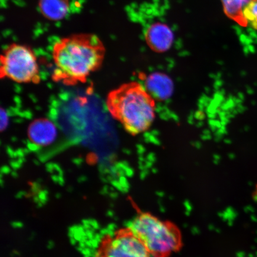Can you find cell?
Masks as SVG:
<instances>
[{
  "instance_id": "obj_1",
  "label": "cell",
  "mask_w": 257,
  "mask_h": 257,
  "mask_svg": "<svg viewBox=\"0 0 257 257\" xmlns=\"http://www.w3.org/2000/svg\"><path fill=\"white\" fill-rule=\"evenodd\" d=\"M103 43L94 34L71 35L58 41L53 48L55 69L53 79L67 85L85 82L100 68L105 57Z\"/></svg>"
},
{
  "instance_id": "obj_2",
  "label": "cell",
  "mask_w": 257,
  "mask_h": 257,
  "mask_svg": "<svg viewBox=\"0 0 257 257\" xmlns=\"http://www.w3.org/2000/svg\"><path fill=\"white\" fill-rule=\"evenodd\" d=\"M106 104L111 116L133 136L149 130L155 119L154 99L139 83H124L112 90Z\"/></svg>"
},
{
  "instance_id": "obj_3",
  "label": "cell",
  "mask_w": 257,
  "mask_h": 257,
  "mask_svg": "<svg viewBox=\"0 0 257 257\" xmlns=\"http://www.w3.org/2000/svg\"><path fill=\"white\" fill-rule=\"evenodd\" d=\"M128 229L142 241L151 255L156 257L168 255L180 246L181 240L176 229L149 214L135 218Z\"/></svg>"
},
{
  "instance_id": "obj_4",
  "label": "cell",
  "mask_w": 257,
  "mask_h": 257,
  "mask_svg": "<svg viewBox=\"0 0 257 257\" xmlns=\"http://www.w3.org/2000/svg\"><path fill=\"white\" fill-rule=\"evenodd\" d=\"M0 74L20 83H38L39 66L33 51L24 45L12 44L6 48L1 57Z\"/></svg>"
},
{
  "instance_id": "obj_5",
  "label": "cell",
  "mask_w": 257,
  "mask_h": 257,
  "mask_svg": "<svg viewBox=\"0 0 257 257\" xmlns=\"http://www.w3.org/2000/svg\"><path fill=\"white\" fill-rule=\"evenodd\" d=\"M146 245L130 230L108 239L101 249L100 257H150Z\"/></svg>"
},
{
  "instance_id": "obj_6",
  "label": "cell",
  "mask_w": 257,
  "mask_h": 257,
  "mask_svg": "<svg viewBox=\"0 0 257 257\" xmlns=\"http://www.w3.org/2000/svg\"><path fill=\"white\" fill-rule=\"evenodd\" d=\"M145 37L148 45L157 53H163L171 47L173 39V32L165 24L155 22L147 28Z\"/></svg>"
},
{
  "instance_id": "obj_7",
  "label": "cell",
  "mask_w": 257,
  "mask_h": 257,
  "mask_svg": "<svg viewBox=\"0 0 257 257\" xmlns=\"http://www.w3.org/2000/svg\"><path fill=\"white\" fill-rule=\"evenodd\" d=\"M30 140L39 146H47L54 142L57 130L52 122L46 118L35 120L28 128Z\"/></svg>"
},
{
  "instance_id": "obj_8",
  "label": "cell",
  "mask_w": 257,
  "mask_h": 257,
  "mask_svg": "<svg viewBox=\"0 0 257 257\" xmlns=\"http://www.w3.org/2000/svg\"><path fill=\"white\" fill-rule=\"evenodd\" d=\"M146 90L152 97L159 100H165L172 95L173 84L169 76L162 73H154L148 76Z\"/></svg>"
},
{
  "instance_id": "obj_9",
  "label": "cell",
  "mask_w": 257,
  "mask_h": 257,
  "mask_svg": "<svg viewBox=\"0 0 257 257\" xmlns=\"http://www.w3.org/2000/svg\"><path fill=\"white\" fill-rule=\"evenodd\" d=\"M70 0H40L41 14L49 20L59 21L65 18L72 10Z\"/></svg>"
},
{
  "instance_id": "obj_10",
  "label": "cell",
  "mask_w": 257,
  "mask_h": 257,
  "mask_svg": "<svg viewBox=\"0 0 257 257\" xmlns=\"http://www.w3.org/2000/svg\"><path fill=\"white\" fill-rule=\"evenodd\" d=\"M225 14L238 24L244 27L243 12L252 0H221Z\"/></svg>"
},
{
  "instance_id": "obj_11",
  "label": "cell",
  "mask_w": 257,
  "mask_h": 257,
  "mask_svg": "<svg viewBox=\"0 0 257 257\" xmlns=\"http://www.w3.org/2000/svg\"><path fill=\"white\" fill-rule=\"evenodd\" d=\"M244 27H249L257 31V0H252L243 12Z\"/></svg>"
},
{
  "instance_id": "obj_12",
  "label": "cell",
  "mask_w": 257,
  "mask_h": 257,
  "mask_svg": "<svg viewBox=\"0 0 257 257\" xmlns=\"http://www.w3.org/2000/svg\"><path fill=\"white\" fill-rule=\"evenodd\" d=\"M256 197H257V190H256Z\"/></svg>"
}]
</instances>
